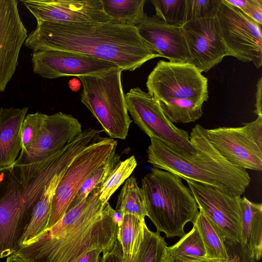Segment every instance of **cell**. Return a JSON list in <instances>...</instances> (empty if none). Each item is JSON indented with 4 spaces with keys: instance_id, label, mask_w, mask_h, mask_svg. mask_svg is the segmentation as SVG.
Masks as SVG:
<instances>
[{
    "instance_id": "obj_10",
    "label": "cell",
    "mask_w": 262,
    "mask_h": 262,
    "mask_svg": "<svg viewBox=\"0 0 262 262\" xmlns=\"http://www.w3.org/2000/svg\"><path fill=\"white\" fill-rule=\"evenodd\" d=\"M127 108L134 122L149 138H156L179 154L195 152L188 133L178 128L165 116L158 101L139 87L125 94Z\"/></svg>"
},
{
    "instance_id": "obj_25",
    "label": "cell",
    "mask_w": 262,
    "mask_h": 262,
    "mask_svg": "<svg viewBox=\"0 0 262 262\" xmlns=\"http://www.w3.org/2000/svg\"><path fill=\"white\" fill-rule=\"evenodd\" d=\"M157 101L165 116L172 123L194 122L203 114V104L193 100L172 99Z\"/></svg>"
},
{
    "instance_id": "obj_38",
    "label": "cell",
    "mask_w": 262,
    "mask_h": 262,
    "mask_svg": "<svg viewBox=\"0 0 262 262\" xmlns=\"http://www.w3.org/2000/svg\"><path fill=\"white\" fill-rule=\"evenodd\" d=\"M262 78L258 79L256 84V92L255 94V110L254 113L257 116H262Z\"/></svg>"
},
{
    "instance_id": "obj_5",
    "label": "cell",
    "mask_w": 262,
    "mask_h": 262,
    "mask_svg": "<svg viewBox=\"0 0 262 262\" xmlns=\"http://www.w3.org/2000/svg\"><path fill=\"white\" fill-rule=\"evenodd\" d=\"M147 216L158 233L167 237H182L184 227L196 219L199 208L182 179L154 166L142 179V187Z\"/></svg>"
},
{
    "instance_id": "obj_23",
    "label": "cell",
    "mask_w": 262,
    "mask_h": 262,
    "mask_svg": "<svg viewBox=\"0 0 262 262\" xmlns=\"http://www.w3.org/2000/svg\"><path fill=\"white\" fill-rule=\"evenodd\" d=\"M105 13L112 21L136 27L147 17L144 11L145 0H102Z\"/></svg>"
},
{
    "instance_id": "obj_12",
    "label": "cell",
    "mask_w": 262,
    "mask_h": 262,
    "mask_svg": "<svg viewBox=\"0 0 262 262\" xmlns=\"http://www.w3.org/2000/svg\"><path fill=\"white\" fill-rule=\"evenodd\" d=\"M31 60L34 72L48 79L92 75L119 68L112 62L90 55L60 50L33 52Z\"/></svg>"
},
{
    "instance_id": "obj_36",
    "label": "cell",
    "mask_w": 262,
    "mask_h": 262,
    "mask_svg": "<svg viewBox=\"0 0 262 262\" xmlns=\"http://www.w3.org/2000/svg\"><path fill=\"white\" fill-rule=\"evenodd\" d=\"M165 247L159 262H227V261L210 259L205 257L175 255L168 252Z\"/></svg>"
},
{
    "instance_id": "obj_14",
    "label": "cell",
    "mask_w": 262,
    "mask_h": 262,
    "mask_svg": "<svg viewBox=\"0 0 262 262\" xmlns=\"http://www.w3.org/2000/svg\"><path fill=\"white\" fill-rule=\"evenodd\" d=\"M182 28L190 63L202 73L207 72L227 56L215 15L186 23Z\"/></svg>"
},
{
    "instance_id": "obj_19",
    "label": "cell",
    "mask_w": 262,
    "mask_h": 262,
    "mask_svg": "<svg viewBox=\"0 0 262 262\" xmlns=\"http://www.w3.org/2000/svg\"><path fill=\"white\" fill-rule=\"evenodd\" d=\"M28 107L0 108V168L13 164L21 150L20 128Z\"/></svg>"
},
{
    "instance_id": "obj_41",
    "label": "cell",
    "mask_w": 262,
    "mask_h": 262,
    "mask_svg": "<svg viewBox=\"0 0 262 262\" xmlns=\"http://www.w3.org/2000/svg\"><path fill=\"white\" fill-rule=\"evenodd\" d=\"M113 216L115 223L117 225L118 229L120 228L123 222V214L118 211L114 210Z\"/></svg>"
},
{
    "instance_id": "obj_3",
    "label": "cell",
    "mask_w": 262,
    "mask_h": 262,
    "mask_svg": "<svg viewBox=\"0 0 262 262\" xmlns=\"http://www.w3.org/2000/svg\"><path fill=\"white\" fill-rule=\"evenodd\" d=\"M72 143L38 162L26 163L19 156L0 168V258L15 253L33 208L53 177L79 154Z\"/></svg>"
},
{
    "instance_id": "obj_1",
    "label": "cell",
    "mask_w": 262,
    "mask_h": 262,
    "mask_svg": "<svg viewBox=\"0 0 262 262\" xmlns=\"http://www.w3.org/2000/svg\"><path fill=\"white\" fill-rule=\"evenodd\" d=\"M24 45L33 52L60 50L112 62L134 71L160 55L139 35L136 27L105 23L59 24L37 21Z\"/></svg>"
},
{
    "instance_id": "obj_13",
    "label": "cell",
    "mask_w": 262,
    "mask_h": 262,
    "mask_svg": "<svg viewBox=\"0 0 262 262\" xmlns=\"http://www.w3.org/2000/svg\"><path fill=\"white\" fill-rule=\"evenodd\" d=\"M22 2L37 21L54 23H105L112 21L102 0H25Z\"/></svg>"
},
{
    "instance_id": "obj_42",
    "label": "cell",
    "mask_w": 262,
    "mask_h": 262,
    "mask_svg": "<svg viewBox=\"0 0 262 262\" xmlns=\"http://www.w3.org/2000/svg\"><path fill=\"white\" fill-rule=\"evenodd\" d=\"M6 262H26L20 256L14 253L8 256Z\"/></svg>"
},
{
    "instance_id": "obj_40",
    "label": "cell",
    "mask_w": 262,
    "mask_h": 262,
    "mask_svg": "<svg viewBox=\"0 0 262 262\" xmlns=\"http://www.w3.org/2000/svg\"><path fill=\"white\" fill-rule=\"evenodd\" d=\"M101 254H102V252L100 250L92 251L83 256L77 262H100Z\"/></svg>"
},
{
    "instance_id": "obj_16",
    "label": "cell",
    "mask_w": 262,
    "mask_h": 262,
    "mask_svg": "<svg viewBox=\"0 0 262 262\" xmlns=\"http://www.w3.org/2000/svg\"><path fill=\"white\" fill-rule=\"evenodd\" d=\"M82 132L77 119L62 112L47 115L34 142L19 156L26 163L43 160L62 149Z\"/></svg>"
},
{
    "instance_id": "obj_18",
    "label": "cell",
    "mask_w": 262,
    "mask_h": 262,
    "mask_svg": "<svg viewBox=\"0 0 262 262\" xmlns=\"http://www.w3.org/2000/svg\"><path fill=\"white\" fill-rule=\"evenodd\" d=\"M137 28L155 52L170 62L189 63L190 57L182 26L170 25L156 15L147 16Z\"/></svg>"
},
{
    "instance_id": "obj_21",
    "label": "cell",
    "mask_w": 262,
    "mask_h": 262,
    "mask_svg": "<svg viewBox=\"0 0 262 262\" xmlns=\"http://www.w3.org/2000/svg\"><path fill=\"white\" fill-rule=\"evenodd\" d=\"M66 169L55 174L46 186L39 200L33 208L30 220L22 235L19 248L32 242L46 231L53 198Z\"/></svg>"
},
{
    "instance_id": "obj_24",
    "label": "cell",
    "mask_w": 262,
    "mask_h": 262,
    "mask_svg": "<svg viewBox=\"0 0 262 262\" xmlns=\"http://www.w3.org/2000/svg\"><path fill=\"white\" fill-rule=\"evenodd\" d=\"M115 210L123 215L132 214L145 221L147 212L143 192L135 177L132 176L125 181L119 193Z\"/></svg>"
},
{
    "instance_id": "obj_20",
    "label": "cell",
    "mask_w": 262,
    "mask_h": 262,
    "mask_svg": "<svg viewBox=\"0 0 262 262\" xmlns=\"http://www.w3.org/2000/svg\"><path fill=\"white\" fill-rule=\"evenodd\" d=\"M242 230L241 249L258 262L262 255V204L251 202L245 196L241 202Z\"/></svg>"
},
{
    "instance_id": "obj_7",
    "label": "cell",
    "mask_w": 262,
    "mask_h": 262,
    "mask_svg": "<svg viewBox=\"0 0 262 262\" xmlns=\"http://www.w3.org/2000/svg\"><path fill=\"white\" fill-rule=\"evenodd\" d=\"M117 144L114 139L101 137L73 160L57 187L46 230L61 219L85 181L116 153Z\"/></svg>"
},
{
    "instance_id": "obj_29",
    "label": "cell",
    "mask_w": 262,
    "mask_h": 262,
    "mask_svg": "<svg viewBox=\"0 0 262 262\" xmlns=\"http://www.w3.org/2000/svg\"><path fill=\"white\" fill-rule=\"evenodd\" d=\"M166 246L160 233L150 231L145 224L143 240L132 262H159Z\"/></svg>"
},
{
    "instance_id": "obj_8",
    "label": "cell",
    "mask_w": 262,
    "mask_h": 262,
    "mask_svg": "<svg viewBox=\"0 0 262 262\" xmlns=\"http://www.w3.org/2000/svg\"><path fill=\"white\" fill-rule=\"evenodd\" d=\"M215 17L227 56L243 62H251L256 68H260L261 26L225 0H219Z\"/></svg>"
},
{
    "instance_id": "obj_30",
    "label": "cell",
    "mask_w": 262,
    "mask_h": 262,
    "mask_svg": "<svg viewBox=\"0 0 262 262\" xmlns=\"http://www.w3.org/2000/svg\"><path fill=\"white\" fill-rule=\"evenodd\" d=\"M165 249L168 252L175 255L206 257L201 236L194 225L177 243L169 247L166 246Z\"/></svg>"
},
{
    "instance_id": "obj_26",
    "label": "cell",
    "mask_w": 262,
    "mask_h": 262,
    "mask_svg": "<svg viewBox=\"0 0 262 262\" xmlns=\"http://www.w3.org/2000/svg\"><path fill=\"white\" fill-rule=\"evenodd\" d=\"M145 221L129 214L123 215V222L118 229L119 241L123 255L133 258L137 252L143 238Z\"/></svg>"
},
{
    "instance_id": "obj_2",
    "label": "cell",
    "mask_w": 262,
    "mask_h": 262,
    "mask_svg": "<svg viewBox=\"0 0 262 262\" xmlns=\"http://www.w3.org/2000/svg\"><path fill=\"white\" fill-rule=\"evenodd\" d=\"M100 188L69 208L61 219L15 253L26 262H77L98 250L109 252L118 239L114 209L99 199Z\"/></svg>"
},
{
    "instance_id": "obj_35",
    "label": "cell",
    "mask_w": 262,
    "mask_h": 262,
    "mask_svg": "<svg viewBox=\"0 0 262 262\" xmlns=\"http://www.w3.org/2000/svg\"><path fill=\"white\" fill-rule=\"evenodd\" d=\"M243 124L242 128L246 136L262 150V116H258L252 122Z\"/></svg>"
},
{
    "instance_id": "obj_15",
    "label": "cell",
    "mask_w": 262,
    "mask_h": 262,
    "mask_svg": "<svg viewBox=\"0 0 262 262\" xmlns=\"http://www.w3.org/2000/svg\"><path fill=\"white\" fill-rule=\"evenodd\" d=\"M17 5L16 0H0V92L13 76L21 47L28 37Z\"/></svg>"
},
{
    "instance_id": "obj_43",
    "label": "cell",
    "mask_w": 262,
    "mask_h": 262,
    "mask_svg": "<svg viewBox=\"0 0 262 262\" xmlns=\"http://www.w3.org/2000/svg\"><path fill=\"white\" fill-rule=\"evenodd\" d=\"M132 258H130V257L122 255V257L121 258V259L120 260V262H132Z\"/></svg>"
},
{
    "instance_id": "obj_9",
    "label": "cell",
    "mask_w": 262,
    "mask_h": 262,
    "mask_svg": "<svg viewBox=\"0 0 262 262\" xmlns=\"http://www.w3.org/2000/svg\"><path fill=\"white\" fill-rule=\"evenodd\" d=\"M146 85L157 101L189 99L203 104L209 98L207 78L189 63L160 60L147 77Z\"/></svg>"
},
{
    "instance_id": "obj_37",
    "label": "cell",
    "mask_w": 262,
    "mask_h": 262,
    "mask_svg": "<svg viewBox=\"0 0 262 262\" xmlns=\"http://www.w3.org/2000/svg\"><path fill=\"white\" fill-rule=\"evenodd\" d=\"M122 255L121 245L117 239L112 249L109 252L102 254L100 262H120Z\"/></svg>"
},
{
    "instance_id": "obj_22",
    "label": "cell",
    "mask_w": 262,
    "mask_h": 262,
    "mask_svg": "<svg viewBox=\"0 0 262 262\" xmlns=\"http://www.w3.org/2000/svg\"><path fill=\"white\" fill-rule=\"evenodd\" d=\"M193 225L197 227L201 236L206 252L205 257L210 259L227 261L229 254L223 235L201 210Z\"/></svg>"
},
{
    "instance_id": "obj_33",
    "label": "cell",
    "mask_w": 262,
    "mask_h": 262,
    "mask_svg": "<svg viewBox=\"0 0 262 262\" xmlns=\"http://www.w3.org/2000/svg\"><path fill=\"white\" fill-rule=\"evenodd\" d=\"M219 1V0H185V24L215 16Z\"/></svg>"
},
{
    "instance_id": "obj_32",
    "label": "cell",
    "mask_w": 262,
    "mask_h": 262,
    "mask_svg": "<svg viewBox=\"0 0 262 262\" xmlns=\"http://www.w3.org/2000/svg\"><path fill=\"white\" fill-rule=\"evenodd\" d=\"M47 115L36 112L25 116L20 128V137L24 151L35 140L40 133Z\"/></svg>"
},
{
    "instance_id": "obj_34",
    "label": "cell",
    "mask_w": 262,
    "mask_h": 262,
    "mask_svg": "<svg viewBox=\"0 0 262 262\" xmlns=\"http://www.w3.org/2000/svg\"><path fill=\"white\" fill-rule=\"evenodd\" d=\"M259 26L262 25V0H225Z\"/></svg>"
},
{
    "instance_id": "obj_11",
    "label": "cell",
    "mask_w": 262,
    "mask_h": 262,
    "mask_svg": "<svg viewBox=\"0 0 262 262\" xmlns=\"http://www.w3.org/2000/svg\"><path fill=\"white\" fill-rule=\"evenodd\" d=\"M185 181L198 208L220 231L225 242L239 245L242 230L241 195L229 194L210 186Z\"/></svg>"
},
{
    "instance_id": "obj_17",
    "label": "cell",
    "mask_w": 262,
    "mask_h": 262,
    "mask_svg": "<svg viewBox=\"0 0 262 262\" xmlns=\"http://www.w3.org/2000/svg\"><path fill=\"white\" fill-rule=\"evenodd\" d=\"M206 131L211 144L231 164L245 169L262 170V150L248 138L242 127Z\"/></svg>"
},
{
    "instance_id": "obj_6",
    "label": "cell",
    "mask_w": 262,
    "mask_h": 262,
    "mask_svg": "<svg viewBox=\"0 0 262 262\" xmlns=\"http://www.w3.org/2000/svg\"><path fill=\"white\" fill-rule=\"evenodd\" d=\"M120 68L77 77L82 90L80 101L111 138L126 139L130 119L124 94Z\"/></svg>"
},
{
    "instance_id": "obj_4",
    "label": "cell",
    "mask_w": 262,
    "mask_h": 262,
    "mask_svg": "<svg viewBox=\"0 0 262 262\" xmlns=\"http://www.w3.org/2000/svg\"><path fill=\"white\" fill-rule=\"evenodd\" d=\"M147 149V161L154 166L189 180L218 189L231 195H241L251 179L246 169L226 160L208 140L206 129L196 124L189 140L195 152L179 154L160 140L150 137Z\"/></svg>"
},
{
    "instance_id": "obj_27",
    "label": "cell",
    "mask_w": 262,
    "mask_h": 262,
    "mask_svg": "<svg viewBox=\"0 0 262 262\" xmlns=\"http://www.w3.org/2000/svg\"><path fill=\"white\" fill-rule=\"evenodd\" d=\"M137 165L136 159L133 155L120 161L101 186L99 199L103 203L108 202L115 191L129 177Z\"/></svg>"
},
{
    "instance_id": "obj_28",
    "label": "cell",
    "mask_w": 262,
    "mask_h": 262,
    "mask_svg": "<svg viewBox=\"0 0 262 262\" xmlns=\"http://www.w3.org/2000/svg\"><path fill=\"white\" fill-rule=\"evenodd\" d=\"M120 161V156L116 152L111 159L97 168L82 185L69 208L86 199L94 189L100 188Z\"/></svg>"
},
{
    "instance_id": "obj_39",
    "label": "cell",
    "mask_w": 262,
    "mask_h": 262,
    "mask_svg": "<svg viewBox=\"0 0 262 262\" xmlns=\"http://www.w3.org/2000/svg\"><path fill=\"white\" fill-rule=\"evenodd\" d=\"M237 253H233V254L229 255V257L227 262H257L255 260L247 255L240 248Z\"/></svg>"
},
{
    "instance_id": "obj_31",
    "label": "cell",
    "mask_w": 262,
    "mask_h": 262,
    "mask_svg": "<svg viewBox=\"0 0 262 262\" xmlns=\"http://www.w3.org/2000/svg\"><path fill=\"white\" fill-rule=\"evenodd\" d=\"M156 15L170 25L183 26L185 24V0H152Z\"/></svg>"
}]
</instances>
